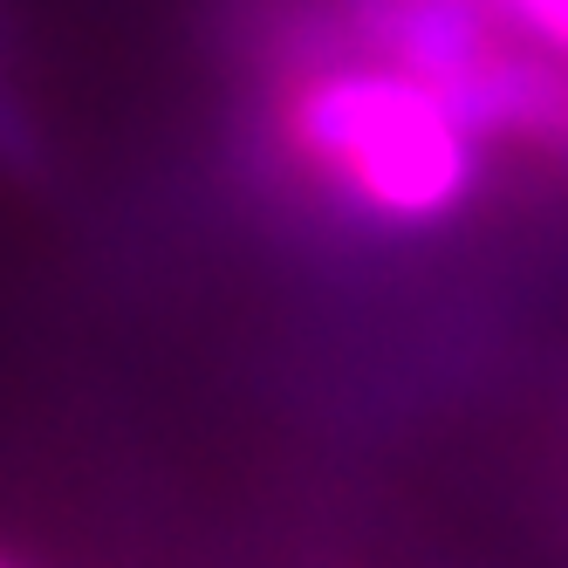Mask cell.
<instances>
[{
  "label": "cell",
  "mask_w": 568,
  "mask_h": 568,
  "mask_svg": "<svg viewBox=\"0 0 568 568\" xmlns=\"http://www.w3.org/2000/svg\"><path fill=\"white\" fill-rule=\"evenodd\" d=\"M302 165L384 226H432L479 185V138L397 62H322L281 103Z\"/></svg>",
  "instance_id": "1"
},
{
  "label": "cell",
  "mask_w": 568,
  "mask_h": 568,
  "mask_svg": "<svg viewBox=\"0 0 568 568\" xmlns=\"http://www.w3.org/2000/svg\"><path fill=\"white\" fill-rule=\"evenodd\" d=\"M507 28H520L527 42H541V55L568 62V0H486Z\"/></svg>",
  "instance_id": "3"
},
{
  "label": "cell",
  "mask_w": 568,
  "mask_h": 568,
  "mask_svg": "<svg viewBox=\"0 0 568 568\" xmlns=\"http://www.w3.org/2000/svg\"><path fill=\"white\" fill-rule=\"evenodd\" d=\"M371 34H377L384 62H397V69H412L418 83L445 90V83H459L486 49H500V14L486 8V0H377Z\"/></svg>",
  "instance_id": "2"
},
{
  "label": "cell",
  "mask_w": 568,
  "mask_h": 568,
  "mask_svg": "<svg viewBox=\"0 0 568 568\" xmlns=\"http://www.w3.org/2000/svg\"><path fill=\"white\" fill-rule=\"evenodd\" d=\"M561 151H568V144H561Z\"/></svg>",
  "instance_id": "4"
}]
</instances>
